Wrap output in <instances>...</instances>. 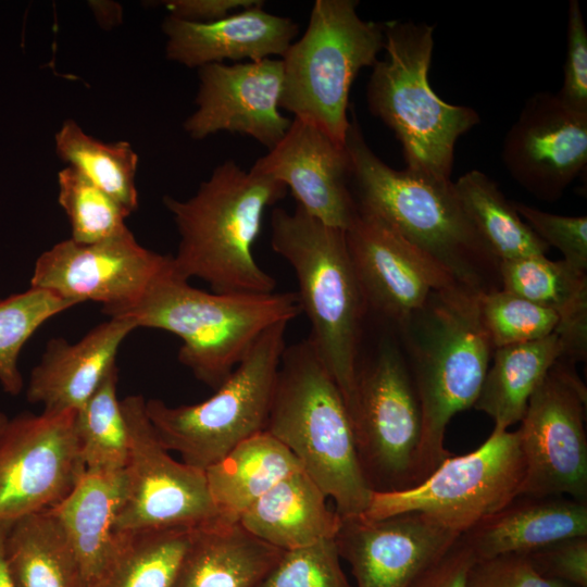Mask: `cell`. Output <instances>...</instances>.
Returning a JSON list of instances; mask_svg holds the SVG:
<instances>
[{"mask_svg": "<svg viewBox=\"0 0 587 587\" xmlns=\"http://www.w3.org/2000/svg\"><path fill=\"white\" fill-rule=\"evenodd\" d=\"M351 114L345 146L357 209L379 218L459 284L479 294L501 289L499 261L467 218L453 182L390 167L370 148Z\"/></svg>", "mask_w": 587, "mask_h": 587, "instance_id": "6da1fadb", "label": "cell"}, {"mask_svg": "<svg viewBox=\"0 0 587 587\" xmlns=\"http://www.w3.org/2000/svg\"><path fill=\"white\" fill-rule=\"evenodd\" d=\"M286 192L277 179L228 160L189 199L165 196L179 235L172 255L175 273L187 280L200 278L218 294L275 291L276 280L257 263L252 249L265 210Z\"/></svg>", "mask_w": 587, "mask_h": 587, "instance_id": "7a4b0ae2", "label": "cell"}, {"mask_svg": "<svg viewBox=\"0 0 587 587\" xmlns=\"http://www.w3.org/2000/svg\"><path fill=\"white\" fill-rule=\"evenodd\" d=\"M463 285L433 291L399 329L422 413L417 485L452 453L445 448L450 420L474 407L494 351L479 296Z\"/></svg>", "mask_w": 587, "mask_h": 587, "instance_id": "3957f363", "label": "cell"}, {"mask_svg": "<svg viewBox=\"0 0 587 587\" xmlns=\"http://www.w3.org/2000/svg\"><path fill=\"white\" fill-rule=\"evenodd\" d=\"M265 430L291 451L340 517L365 512L373 490L361 469L351 417L308 337L283 352Z\"/></svg>", "mask_w": 587, "mask_h": 587, "instance_id": "277c9868", "label": "cell"}, {"mask_svg": "<svg viewBox=\"0 0 587 587\" xmlns=\"http://www.w3.org/2000/svg\"><path fill=\"white\" fill-rule=\"evenodd\" d=\"M300 313L297 292H208L190 286L172 263L134 305L113 317L179 337V362L216 389L270 327Z\"/></svg>", "mask_w": 587, "mask_h": 587, "instance_id": "5b68a950", "label": "cell"}, {"mask_svg": "<svg viewBox=\"0 0 587 587\" xmlns=\"http://www.w3.org/2000/svg\"><path fill=\"white\" fill-rule=\"evenodd\" d=\"M273 250L288 262L298 282L308 337L338 386L350 417L355 401L363 322L367 311L345 230L328 226L299 207L276 208L271 216Z\"/></svg>", "mask_w": 587, "mask_h": 587, "instance_id": "8992f818", "label": "cell"}, {"mask_svg": "<svg viewBox=\"0 0 587 587\" xmlns=\"http://www.w3.org/2000/svg\"><path fill=\"white\" fill-rule=\"evenodd\" d=\"M434 32L424 22L385 23V57L373 66L366 101L401 143L407 170L449 182L455 142L480 118L473 108L447 103L432 89Z\"/></svg>", "mask_w": 587, "mask_h": 587, "instance_id": "52a82bcc", "label": "cell"}, {"mask_svg": "<svg viewBox=\"0 0 587 587\" xmlns=\"http://www.w3.org/2000/svg\"><path fill=\"white\" fill-rule=\"evenodd\" d=\"M355 0L314 1L302 37L282 57L279 107L340 145L350 124L349 93L359 72L374 66L385 23L365 21Z\"/></svg>", "mask_w": 587, "mask_h": 587, "instance_id": "ba28073f", "label": "cell"}, {"mask_svg": "<svg viewBox=\"0 0 587 587\" xmlns=\"http://www.w3.org/2000/svg\"><path fill=\"white\" fill-rule=\"evenodd\" d=\"M288 322L270 327L215 392L195 404L146 400L148 419L162 446L205 471L236 446L265 430Z\"/></svg>", "mask_w": 587, "mask_h": 587, "instance_id": "9c48e42d", "label": "cell"}, {"mask_svg": "<svg viewBox=\"0 0 587 587\" xmlns=\"http://www.w3.org/2000/svg\"><path fill=\"white\" fill-rule=\"evenodd\" d=\"M524 474L517 429L494 428L477 449L450 455L415 487L373 491L362 515L378 520L416 512L462 535L517 497Z\"/></svg>", "mask_w": 587, "mask_h": 587, "instance_id": "30bf717a", "label": "cell"}, {"mask_svg": "<svg viewBox=\"0 0 587 587\" xmlns=\"http://www.w3.org/2000/svg\"><path fill=\"white\" fill-rule=\"evenodd\" d=\"M351 422L361 469L373 491L417 485L421 407L405 355L389 339L359 364Z\"/></svg>", "mask_w": 587, "mask_h": 587, "instance_id": "8fae6325", "label": "cell"}, {"mask_svg": "<svg viewBox=\"0 0 587 587\" xmlns=\"http://www.w3.org/2000/svg\"><path fill=\"white\" fill-rule=\"evenodd\" d=\"M128 425L126 495L115 530L200 528L220 521L205 471L176 461L160 442L146 412V399L121 400Z\"/></svg>", "mask_w": 587, "mask_h": 587, "instance_id": "7c38bea8", "label": "cell"}, {"mask_svg": "<svg viewBox=\"0 0 587 587\" xmlns=\"http://www.w3.org/2000/svg\"><path fill=\"white\" fill-rule=\"evenodd\" d=\"M586 401L574 363L559 359L530 396L517 428L525 462L520 495L587 502Z\"/></svg>", "mask_w": 587, "mask_h": 587, "instance_id": "4fadbf2b", "label": "cell"}, {"mask_svg": "<svg viewBox=\"0 0 587 587\" xmlns=\"http://www.w3.org/2000/svg\"><path fill=\"white\" fill-rule=\"evenodd\" d=\"M75 415L42 411L8 421L0 433V524L54 507L85 473Z\"/></svg>", "mask_w": 587, "mask_h": 587, "instance_id": "5bb4252c", "label": "cell"}, {"mask_svg": "<svg viewBox=\"0 0 587 587\" xmlns=\"http://www.w3.org/2000/svg\"><path fill=\"white\" fill-rule=\"evenodd\" d=\"M171 264L172 255L142 247L129 229L93 243L70 238L39 255L30 287L76 304L99 302L103 313L113 317L134 305Z\"/></svg>", "mask_w": 587, "mask_h": 587, "instance_id": "9a60e30c", "label": "cell"}, {"mask_svg": "<svg viewBox=\"0 0 587 587\" xmlns=\"http://www.w3.org/2000/svg\"><path fill=\"white\" fill-rule=\"evenodd\" d=\"M345 234L367 311L398 328L433 291L459 284L433 259L371 214L358 210Z\"/></svg>", "mask_w": 587, "mask_h": 587, "instance_id": "2e32d148", "label": "cell"}, {"mask_svg": "<svg viewBox=\"0 0 587 587\" xmlns=\"http://www.w3.org/2000/svg\"><path fill=\"white\" fill-rule=\"evenodd\" d=\"M502 162L512 178L545 201L559 199L587 163V114L551 91H537L507 132Z\"/></svg>", "mask_w": 587, "mask_h": 587, "instance_id": "e0dca14e", "label": "cell"}, {"mask_svg": "<svg viewBox=\"0 0 587 587\" xmlns=\"http://www.w3.org/2000/svg\"><path fill=\"white\" fill-rule=\"evenodd\" d=\"M198 71L197 109L184 123L191 138L224 130L251 137L268 150L279 142L291 124L279 111L280 59L211 63Z\"/></svg>", "mask_w": 587, "mask_h": 587, "instance_id": "ac0fdd59", "label": "cell"}, {"mask_svg": "<svg viewBox=\"0 0 587 587\" xmlns=\"http://www.w3.org/2000/svg\"><path fill=\"white\" fill-rule=\"evenodd\" d=\"M459 537L421 513L408 512L378 520L340 517L335 542L357 587H409Z\"/></svg>", "mask_w": 587, "mask_h": 587, "instance_id": "d6986e66", "label": "cell"}, {"mask_svg": "<svg viewBox=\"0 0 587 587\" xmlns=\"http://www.w3.org/2000/svg\"><path fill=\"white\" fill-rule=\"evenodd\" d=\"M251 170L283 183L297 207L328 226L346 230L357 215L346 146L308 122L294 117L279 142Z\"/></svg>", "mask_w": 587, "mask_h": 587, "instance_id": "ffe728a7", "label": "cell"}, {"mask_svg": "<svg viewBox=\"0 0 587 587\" xmlns=\"http://www.w3.org/2000/svg\"><path fill=\"white\" fill-rule=\"evenodd\" d=\"M162 29L167 59L198 68L225 60L253 62L283 57L299 30L291 18L266 12L263 1L212 22L168 15Z\"/></svg>", "mask_w": 587, "mask_h": 587, "instance_id": "44dd1931", "label": "cell"}, {"mask_svg": "<svg viewBox=\"0 0 587 587\" xmlns=\"http://www.w3.org/2000/svg\"><path fill=\"white\" fill-rule=\"evenodd\" d=\"M136 328L129 319L110 317L75 344L52 338L32 371L27 400L41 403L46 412L79 410L116 365L122 342Z\"/></svg>", "mask_w": 587, "mask_h": 587, "instance_id": "7402d4cb", "label": "cell"}, {"mask_svg": "<svg viewBox=\"0 0 587 587\" xmlns=\"http://www.w3.org/2000/svg\"><path fill=\"white\" fill-rule=\"evenodd\" d=\"M587 537V502L566 496L520 495L460 535L475 560L527 554L552 542Z\"/></svg>", "mask_w": 587, "mask_h": 587, "instance_id": "603a6c76", "label": "cell"}, {"mask_svg": "<svg viewBox=\"0 0 587 587\" xmlns=\"http://www.w3.org/2000/svg\"><path fill=\"white\" fill-rule=\"evenodd\" d=\"M238 523L262 541L289 551L335 539L340 516L329 509L319 485L300 470L259 498Z\"/></svg>", "mask_w": 587, "mask_h": 587, "instance_id": "cb8c5ba5", "label": "cell"}, {"mask_svg": "<svg viewBox=\"0 0 587 587\" xmlns=\"http://www.w3.org/2000/svg\"><path fill=\"white\" fill-rule=\"evenodd\" d=\"M501 289L553 311L563 359L576 363L587 353V275L546 255L499 263Z\"/></svg>", "mask_w": 587, "mask_h": 587, "instance_id": "d4e9b609", "label": "cell"}, {"mask_svg": "<svg viewBox=\"0 0 587 587\" xmlns=\"http://www.w3.org/2000/svg\"><path fill=\"white\" fill-rule=\"evenodd\" d=\"M283 552L239 523L196 528L172 587H258Z\"/></svg>", "mask_w": 587, "mask_h": 587, "instance_id": "484cf974", "label": "cell"}, {"mask_svg": "<svg viewBox=\"0 0 587 587\" xmlns=\"http://www.w3.org/2000/svg\"><path fill=\"white\" fill-rule=\"evenodd\" d=\"M300 470L298 459L268 432L243 440L205 470L209 492L220 521L238 523L259 498Z\"/></svg>", "mask_w": 587, "mask_h": 587, "instance_id": "4316f807", "label": "cell"}, {"mask_svg": "<svg viewBox=\"0 0 587 587\" xmlns=\"http://www.w3.org/2000/svg\"><path fill=\"white\" fill-rule=\"evenodd\" d=\"M126 486L125 470L85 471L66 497L50 508L67 533L86 587L100 572L111 549Z\"/></svg>", "mask_w": 587, "mask_h": 587, "instance_id": "83f0119b", "label": "cell"}, {"mask_svg": "<svg viewBox=\"0 0 587 587\" xmlns=\"http://www.w3.org/2000/svg\"><path fill=\"white\" fill-rule=\"evenodd\" d=\"M4 546L16 587H86L67 533L51 509L13 522Z\"/></svg>", "mask_w": 587, "mask_h": 587, "instance_id": "f1b7e54d", "label": "cell"}, {"mask_svg": "<svg viewBox=\"0 0 587 587\" xmlns=\"http://www.w3.org/2000/svg\"><path fill=\"white\" fill-rule=\"evenodd\" d=\"M563 353L555 333L495 349L492 364L473 408L490 416L494 428L507 430L521 422L530 396L553 364L563 359Z\"/></svg>", "mask_w": 587, "mask_h": 587, "instance_id": "f546056e", "label": "cell"}, {"mask_svg": "<svg viewBox=\"0 0 587 587\" xmlns=\"http://www.w3.org/2000/svg\"><path fill=\"white\" fill-rule=\"evenodd\" d=\"M193 532L115 530L103 566L87 587H172Z\"/></svg>", "mask_w": 587, "mask_h": 587, "instance_id": "4dcf8cb0", "label": "cell"}, {"mask_svg": "<svg viewBox=\"0 0 587 587\" xmlns=\"http://www.w3.org/2000/svg\"><path fill=\"white\" fill-rule=\"evenodd\" d=\"M453 187L467 218L499 263L549 251L488 175L471 170Z\"/></svg>", "mask_w": 587, "mask_h": 587, "instance_id": "1f68e13d", "label": "cell"}, {"mask_svg": "<svg viewBox=\"0 0 587 587\" xmlns=\"http://www.w3.org/2000/svg\"><path fill=\"white\" fill-rule=\"evenodd\" d=\"M54 138L57 153L63 161L120 202L129 214L137 209L138 157L128 142L98 140L73 120H66Z\"/></svg>", "mask_w": 587, "mask_h": 587, "instance_id": "d6a6232c", "label": "cell"}, {"mask_svg": "<svg viewBox=\"0 0 587 587\" xmlns=\"http://www.w3.org/2000/svg\"><path fill=\"white\" fill-rule=\"evenodd\" d=\"M114 365L86 403L76 411L75 426L86 471L118 472L128 461V425L117 398Z\"/></svg>", "mask_w": 587, "mask_h": 587, "instance_id": "836d02e7", "label": "cell"}, {"mask_svg": "<svg viewBox=\"0 0 587 587\" xmlns=\"http://www.w3.org/2000/svg\"><path fill=\"white\" fill-rule=\"evenodd\" d=\"M75 304L36 287L0 298V384L5 392L16 396L23 388L17 358L25 342L45 322Z\"/></svg>", "mask_w": 587, "mask_h": 587, "instance_id": "e575fe53", "label": "cell"}, {"mask_svg": "<svg viewBox=\"0 0 587 587\" xmlns=\"http://www.w3.org/2000/svg\"><path fill=\"white\" fill-rule=\"evenodd\" d=\"M58 184V200L70 220L74 241L93 243L128 230V211L76 168L68 165L60 171Z\"/></svg>", "mask_w": 587, "mask_h": 587, "instance_id": "d590c367", "label": "cell"}, {"mask_svg": "<svg viewBox=\"0 0 587 587\" xmlns=\"http://www.w3.org/2000/svg\"><path fill=\"white\" fill-rule=\"evenodd\" d=\"M479 312L492 349L529 342L553 334L559 316L503 289L479 296Z\"/></svg>", "mask_w": 587, "mask_h": 587, "instance_id": "8d00e7d4", "label": "cell"}, {"mask_svg": "<svg viewBox=\"0 0 587 587\" xmlns=\"http://www.w3.org/2000/svg\"><path fill=\"white\" fill-rule=\"evenodd\" d=\"M335 539L284 551L258 587H352Z\"/></svg>", "mask_w": 587, "mask_h": 587, "instance_id": "74e56055", "label": "cell"}, {"mask_svg": "<svg viewBox=\"0 0 587 587\" xmlns=\"http://www.w3.org/2000/svg\"><path fill=\"white\" fill-rule=\"evenodd\" d=\"M516 212L549 247H555L571 266L587 271V217L548 213L512 201Z\"/></svg>", "mask_w": 587, "mask_h": 587, "instance_id": "f35d334b", "label": "cell"}, {"mask_svg": "<svg viewBox=\"0 0 587 587\" xmlns=\"http://www.w3.org/2000/svg\"><path fill=\"white\" fill-rule=\"evenodd\" d=\"M557 93L570 109L587 114V29L577 0L569 2L563 83Z\"/></svg>", "mask_w": 587, "mask_h": 587, "instance_id": "ab89813d", "label": "cell"}, {"mask_svg": "<svg viewBox=\"0 0 587 587\" xmlns=\"http://www.w3.org/2000/svg\"><path fill=\"white\" fill-rule=\"evenodd\" d=\"M466 587H573L541 575L524 554H503L475 560L469 570Z\"/></svg>", "mask_w": 587, "mask_h": 587, "instance_id": "60d3db41", "label": "cell"}, {"mask_svg": "<svg viewBox=\"0 0 587 587\" xmlns=\"http://www.w3.org/2000/svg\"><path fill=\"white\" fill-rule=\"evenodd\" d=\"M524 555L541 575L587 587V537L562 539Z\"/></svg>", "mask_w": 587, "mask_h": 587, "instance_id": "b9f144b4", "label": "cell"}, {"mask_svg": "<svg viewBox=\"0 0 587 587\" xmlns=\"http://www.w3.org/2000/svg\"><path fill=\"white\" fill-rule=\"evenodd\" d=\"M475 558L459 537L451 548L419 575L409 587H466V577Z\"/></svg>", "mask_w": 587, "mask_h": 587, "instance_id": "7bdbcfd3", "label": "cell"}, {"mask_svg": "<svg viewBox=\"0 0 587 587\" xmlns=\"http://www.w3.org/2000/svg\"><path fill=\"white\" fill-rule=\"evenodd\" d=\"M260 0H170L163 5L170 16L189 22H212L261 3Z\"/></svg>", "mask_w": 587, "mask_h": 587, "instance_id": "ee69618b", "label": "cell"}, {"mask_svg": "<svg viewBox=\"0 0 587 587\" xmlns=\"http://www.w3.org/2000/svg\"><path fill=\"white\" fill-rule=\"evenodd\" d=\"M91 8L98 23L104 28L116 26L122 21V8L112 1H90Z\"/></svg>", "mask_w": 587, "mask_h": 587, "instance_id": "f6af8a7d", "label": "cell"}, {"mask_svg": "<svg viewBox=\"0 0 587 587\" xmlns=\"http://www.w3.org/2000/svg\"><path fill=\"white\" fill-rule=\"evenodd\" d=\"M10 525L0 524V587H16L5 555V536Z\"/></svg>", "mask_w": 587, "mask_h": 587, "instance_id": "bcb514c9", "label": "cell"}, {"mask_svg": "<svg viewBox=\"0 0 587 587\" xmlns=\"http://www.w3.org/2000/svg\"><path fill=\"white\" fill-rule=\"evenodd\" d=\"M8 421H9V419L4 414L0 413V433L4 428Z\"/></svg>", "mask_w": 587, "mask_h": 587, "instance_id": "7dc6e473", "label": "cell"}]
</instances>
